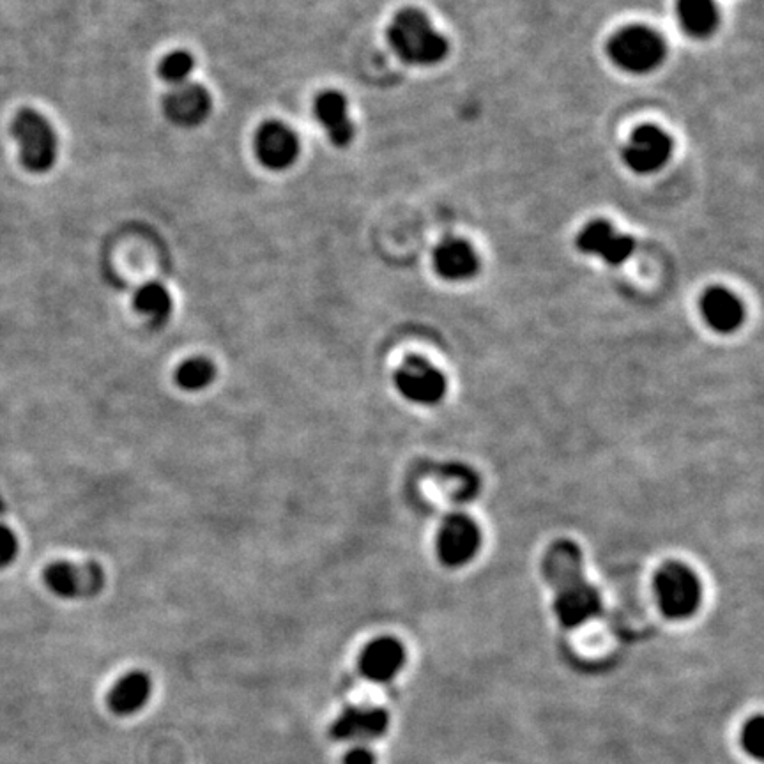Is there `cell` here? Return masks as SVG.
<instances>
[{"label":"cell","instance_id":"5bb4252c","mask_svg":"<svg viewBox=\"0 0 764 764\" xmlns=\"http://www.w3.org/2000/svg\"><path fill=\"white\" fill-rule=\"evenodd\" d=\"M404 664V646L393 637H379L370 642L360 657L361 674L374 683L393 680Z\"/></svg>","mask_w":764,"mask_h":764},{"label":"cell","instance_id":"e0dca14e","mask_svg":"<svg viewBox=\"0 0 764 764\" xmlns=\"http://www.w3.org/2000/svg\"><path fill=\"white\" fill-rule=\"evenodd\" d=\"M701 314L711 329L733 333L742 326L745 310L742 301L724 287H711L701 299Z\"/></svg>","mask_w":764,"mask_h":764},{"label":"cell","instance_id":"ba28073f","mask_svg":"<svg viewBox=\"0 0 764 764\" xmlns=\"http://www.w3.org/2000/svg\"><path fill=\"white\" fill-rule=\"evenodd\" d=\"M673 154V140L658 126L644 124L632 133L623 149L628 169L637 174H651L662 169Z\"/></svg>","mask_w":764,"mask_h":764},{"label":"cell","instance_id":"4fadbf2b","mask_svg":"<svg viewBox=\"0 0 764 764\" xmlns=\"http://www.w3.org/2000/svg\"><path fill=\"white\" fill-rule=\"evenodd\" d=\"M577 248L589 255L602 257L611 266H619L634 253L635 243L634 237L619 234L611 223L595 220L577 236Z\"/></svg>","mask_w":764,"mask_h":764},{"label":"cell","instance_id":"d6986e66","mask_svg":"<svg viewBox=\"0 0 764 764\" xmlns=\"http://www.w3.org/2000/svg\"><path fill=\"white\" fill-rule=\"evenodd\" d=\"M676 13L683 31L692 38H708L719 27L715 0H676Z\"/></svg>","mask_w":764,"mask_h":764},{"label":"cell","instance_id":"8fae6325","mask_svg":"<svg viewBox=\"0 0 764 764\" xmlns=\"http://www.w3.org/2000/svg\"><path fill=\"white\" fill-rule=\"evenodd\" d=\"M390 727L388 711L377 706H347L331 726L337 742L363 743L382 738Z\"/></svg>","mask_w":764,"mask_h":764},{"label":"cell","instance_id":"277c9868","mask_svg":"<svg viewBox=\"0 0 764 764\" xmlns=\"http://www.w3.org/2000/svg\"><path fill=\"white\" fill-rule=\"evenodd\" d=\"M607 52L618 68L642 75L664 62L665 43L650 27L630 25L612 36Z\"/></svg>","mask_w":764,"mask_h":764},{"label":"cell","instance_id":"3957f363","mask_svg":"<svg viewBox=\"0 0 764 764\" xmlns=\"http://www.w3.org/2000/svg\"><path fill=\"white\" fill-rule=\"evenodd\" d=\"M11 133L20 146L23 167L32 174H45L59 158V137L45 115L25 108L11 124Z\"/></svg>","mask_w":764,"mask_h":764},{"label":"cell","instance_id":"2e32d148","mask_svg":"<svg viewBox=\"0 0 764 764\" xmlns=\"http://www.w3.org/2000/svg\"><path fill=\"white\" fill-rule=\"evenodd\" d=\"M434 268L437 275L450 280L462 282L469 280L478 273L480 262L476 252L462 239H444L434 250Z\"/></svg>","mask_w":764,"mask_h":764},{"label":"cell","instance_id":"7402d4cb","mask_svg":"<svg viewBox=\"0 0 764 764\" xmlns=\"http://www.w3.org/2000/svg\"><path fill=\"white\" fill-rule=\"evenodd\" d=\"M193 68H195L193 55L184 50H177L160 62V75L165 82H169L174 87V85L184 84L193 73Z\"/></svg>","mask_w":764,"mask_h":764},{"label":"cell","instance_id":"ffe728a7","mask_svg":"<svg viewBox=\"0 0 764 764\" xmlns=\"http://www.w3.org/2000/svg\"><path fill=\"white\" fill-rule=\"evenodd\" d=\"M135 306L138 312L149 317L154 324L169 321L172 314V296L160 282L142 285L135 294Z\"/></svg>","mask_w":764,"mask_h":764},{"label":"cell","instance_id":"603a6c76","mask_svg":"<svg viewBox=\"0 0 764 764\" xmlns=\"http://www.w3.org/2000/svg\"><path fill=\"white\" fill-rule=\"evenodd\" d=\"M742 745L749 756L763 759L764 754V719L756 715L745 722L742 731Z\"/></svg>","mask_w":764,"mask_h":764},{"label":"cell","instance_id":"5b68a950","mask_svg":"<svg viewBox=\"0 0 764 764\" xmlns=\"http://www.w3.org/2000/svg\"><path fill=\"white\" fill-rule=\"evenodd\" d=\"M658 607L669 619H687L696 614L703 598L701 582L688 566L669 561L655 575Z\"/></svg>","mask_w":764,"mask_h":764},{"label":"cell","instance_id":"9c48e42d","mask_svg":"<svg viewBox=\"0 0 764 764\" xmlns=\"http://www.w3.org/2000/svg\"><path fill=\"white\" fill-rule=\"evenodd\" d=\"M43 579L48 589L61 598H89L98 595L105 584L103 570L94 563L75 565L57 561L48 565Z\"/></svg>","mask_w":764,"mask_h":764},{"label":"cell","instance_id":"7a4b0ae2","mask_svg":"<svg viewBox=\"0 0 764 764\" xmlns=\"http://www.w3.org/2000/svg\"><path fill=\"white\" fill-rule=\"evenodd\" d=\"M388 41L400 61L409 66H434L448 54V41L420 9L398 11L388 27Z\"/></svg>","mask_w":764,"mask_h":764},{"label":"cell","instance_id":"ac0fdd59","mask_svg":"<svg viewBox=\"0 0 764 764\" xmlns=\"http://www.w3.org/2000/svg\"><path fill=\"white\" fill-rule=\"evenodd\" d=\"M153 692V683L146 673L124 674L108 694V708L119 717H128L146 706Z\"/></svg>","mask_w":764,"mask_h":764},{"label":"cell","instance_id":"9a60e30c","mask_svg":"<svg viewBox=\"0 0 764 764\" xmlns=\"http://www.w3.org/2000/svg\"><path fill=\"white\" fill-rule=\"evenodd\" d=\"M315 117L328 133L331 144L347 147L356 135L349 115V103L342 92L326 91L315 101Z\"/></svg>","mask_w":764,"mask_h":764},{"label":"cell","instance_id":"8992f818","mask_svg":"<svg viewBox=\"0 0 764 764\" xmlns=\"http://www.w3.org/2000/svg\"><path fill=\"white\" fill-rule=\"evenodd\" d=\"M395 386L402 397L414 404L434 405L446 393V379L421 356H409L395 374Z\"/></svg>","mask_w":764,"mask_h":764},{"label":"cell","instance_id":"44dd1931","mask_svg":"<svg viewBox=\"0 0 764 764\" xmlns=\"http://www.w3.org/2000/svg\"><path fill=\"white\" fill-rule=\"evenodd\" d=\"M216 368L211 361L206 358H193V360L184 361L176 374V381L179 388L186 391H200L207 388L214 381Z\"/></svg>","mask_w":764,"mask_h":764},{"label":"cell","instance_id":"cb8c5ba5","mask_svg":"<svg viewBox=\"0 0 764 764\" xmlns=\"http://www.w3.org/2000/svg\"><path fill=\"white\" fill-rule=\"evenodd\" d=\"M18 556V538L11 529L0 526V568L11 565Z\"/></svg>","mask_w":764,"mask_h":764},{"label":"cell","instance_id":"30bf717a","mask_svg":"<svg viewBox=\"0 0 764 764\" xmlns=\"http://www.w3.org/2000/svg\"><path fill=\"white\" fill-rule=\"evenodd\" d=\"M301 144L296 131L280 121H268L255 133V154L269 170L282 172L298 161Z\"/></svg>","mask_w":764,"mask_h":764},{"label":"cell","instance_id":"6da1fadb","mask_svg":"<svg viewBox=\"0 0 764 764\" xmlns=\"http://www.w3.org/2000/svg\"><path fill=\"white\" fill-rule=\"evenodd\" d=\"M543 575L554 589V611L563 627L584 625L602 611V600L584 575L582 552L575 543H552L543 558Z\"/></svg>","mask_w":764,"mask_h":764},{"label":"cell","instance_id":"52a82bcc","mask_svg":"<svg viewBox=\"0 0 764 764\" xmlns=\"http://www.w3.org/2000/svg\"><path fill=\"white\" fill-rule=\"evenodd\" d=\"M480 543L482 536L474 520L462 513H453L444 519L437 533V556L444 565L459 568L476 556Z\"/></svg>","mask_w":764,"mask_h":764},{"label":"cell","instance_id":"d4e9b609","mask_svg":"<svg viewBox=\"0 0 764 764\" xmlns=\"http://www.w3.org/2000/svg\"><path fill=\"white\" fill-rule=\"evenodd\" d=\"M345 764H377L375 754L365 745H358L345 754Z\"/></svg>","mask_w":764,"mask_h":764},{"label":"cell","instance_id":"7c38bea8","mask_svg":"<svg viewBox=\"0 0 764 764\" xmlns=\"http://www.w3.org/2000/svg\"><path fill=\"white\" fill-rule=\"evenodd\" d=\"M163 110L170 123L181 128H195L204 123L211 114L213 100L206 87L184 82L170 89L163 100Z\"/></svg>","mask_w":764,"mask_h":764}]
</instances>
